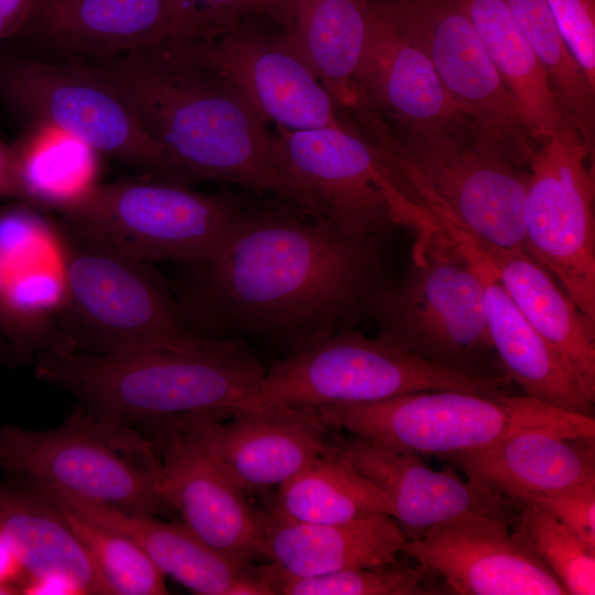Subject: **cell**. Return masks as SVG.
<instances>
[{"label":"cell","instance_id":"obj_5","mask_svg":"<svg viewBox=\"0 0 595 595\" xmlns=\"http://www.w3.org/2000/svg\"><path fill=\"white\" fill-rule=\"evenodd\" d=\"M410 227L416 238L401 280L380 283L365 304L378 336L455 370L506 374L489 361L495 349L477 247L432 216H418Z\"/></svg>","mask_w":595,"mask_h":595},{"label":"cell","instance_id":"obj_38","mask_svg":"<svg viewBox=\"0 0 595 595\" xmlns=\"http://www.w3.org/2000/svg\"><path fill=\"white\" fill-rule=\"evenodd\" d=\"M173 21L170 40H210L236 26L241 14L273 9L275 0H167Z\"/></svg>","mask_w":595,"mask_h":595},{"label":"cell","instance_id":"obj_26","mask_svg":"<svg viewBox=\"0 0 595 595\" xmlns=\"http://www.w3.org/2000/svg\"><path fill=\"white\" fill-rule=\"evenodd\" d=\"M284 35L338 106L360 104L356 80L374 23L369 0H277Z\"/></svg>","mask_w":595,"mask_h":595},{"label":"cell","instance_id":"obj_3","mask_svg":"<svg viewBox=\"0 0 595 595\" xmlns=\"http://www.w3.org/2000/svg\"><path fill=\"white\" fill-rule=\"evenodd\" d=\"M266 370L240 337L186 350L41 353L34 376L90 414L145 436L185 432L232 416Z\"/></svg>","mask_w":595,"mask_h":595},{"label":"cell","instance_id":"obj_21","mask_svg":"<svg viewBox=\"0 0 595 595\" xmlns=\"http://www.w3.org/2000/svg\"><path fill=\"white\" fill-rule=\"evenodd\" d=\"M441 458L458 467L472 484L520 507L595 479V435L524 430Z\"/></svg>","mask_w":595,"mask_h":595},{"label":"cell","instance_id":"obj_18","mask_svg":"<svg viewBox=\"0 0 595 595\" xmlns=\"http://www.w3.org/2000/svg\"><path fill=\"white\" fill-rule=\"evenodd\" d=\"M184 433L198 442L247 495L279 487L334 446L314 408L240 409Z\"/></svg>","mask_w":595,"mask_h":595},{"label":"cell","instance_id":"obj_34","mask_svg":"<svg viewBox=\"0 0 595 595\" xmlns=\"http://www.w3.org/2000/svg\"><path fill=\"white\" fill-rule=\"evenodd\" d=\"M58 508L88 554L107 595L167 594L165 575L133 541Z\"/></svg>","mask_w":595,"mask_h":595},{"label":"cell","instance_id":"obj_23","mask_svg":"<svg viewBox=\"0 0 595 595\" xmlns=\"http://www.w3.org/2000/svg\"><path fill=\"white\" fill-rule=\"evenodd\" d=\"M15 37L106 60L173 37L167 0H33Z\"/></svg>","mask_w":595,"mask_h":595},{"label":"cell","instance_id":"obj_37","mask_svg":"<svg viewBox=\"0 0 595 595\" xmlns=\"http://www.w3.org/2000/svg\"><path fill=\"white\" fill-rule=\"evenodd\" d=\"M7 294L17 314L62 336L55 323L65 296L60 264L7 272Z\"/></svg>","mask_w":595,"mask_h":595},{"label":"cell","instance_id":"obj_25","mask_svg":"<svg viewBox=\"0 0 595 595\" xmlns=\"http://www.w3.org/2000/svg\"><path fill=\"white\" fill-rule=\"evenodd\" d=\"M476 246L519 311L594 404L595 328L529 251Z\"/></svg>","mask_w":595,"mask_h":595},{"label":"cell","instance_id":"obj_1","mask_svg":"<svg viewBox=\"0 0 595 595\" xmlns=\"http://www.w3.org/2000/svg\"><path fill=\"white\" fill-rule=\"evenodd\" d=\"M194 266L182 315L219 338L263 337L295 353L365 311L381 274L378 238L356 239L326 219L283 210L247 212L225 245Z\"/></svg>","mask_w":595,"mask_h":595},{"label":"cell","instance_id":"obj_28","mask_svg":"<svg viewBox=\"0 0 595 595\" xmlns=\"http://www.w3.org/2000/svg\"><path fill=\"white\" fill-rule=\"evenodd\" d=\"M477 250L485 285L488 329L504 371L530 398L564 411L594 415V404L519 311L478 247Z\"/></svg>","mask_w":595,"mask_h":595},{"label":"cell","instance_id":"obj_22","mask_svg":"<svg viewBox=\"0 0 595 595\" xmlns=\"http://www.w3.org/2000/svg\"><path fill=\"white\" fill-rule=\"evenodd\" d=\"M372 4V31L356 80L359 105L386 110L399 133L456 131L473 126L426 55Z\"/></svg>","mask_w":595,"mask_h":595},{"label":"cell","instance_id":"obj_10","mask_svg":"<svg viewBox=\"0 0 595 595\" xmlns=\"http://www.w3.org/2000/svg\"><path fill=\"white\" fill-rule=\"evenodd\" d=\"M511 383L506 374L455 370L418 357L379 336L369 338L344 328L275 363L238 410L361 403L433 390L500 396L509 394Z\"/></svg>","mask_w":595,"mask_h":595},{"label":"cell","instance_id":"obj_19","mask_svg":"<svg viewBox=\"0 0 595 595\" xmlns=\"http://www.w3.org/2000/svg\"><path fill=\"white\" fill-rule=\"evenodd\" d=\"M32 485L54 505L133 541L164 575L195 594L277 595L260 564H244L221 555L183 523L129 512L55 487Z\"/></svg>","mask_w":595,"mask_h":595},{"label":"cell","instance_id":"obj_41","mask_svg":"<svg viewBox=\"0 0 595 595\" xmlns=\"http://www.w3.org/2000/svg\"><path fill=\"white\" fill-rule=\"evenodd\" d=\"M532 504L595 549V479L533 498Z\"/></svg>","mask_w":595,"mask_h":595},{"label":"cell","instance_id":"obj_29","mask_svg":"<svg viewBox=\"0 0 595 595\" xmlns=\"http://www.w3.org/2000/svg\"><path fill=\"white\" fill-rule=\"evenodd\" d=\"M477 31L534 142L565 127L548 75L517 26L506 0H455Z\"/></svg>","mask_w":595,"mask_h":595},{"label":"cell","instance_id":"obj_27","mask_svg":"<svg viewBox=\"0 0 595 595\" xmlns=\"http://www.w3.org/2000/svg\"><path fill=\"white\" fill-rule=\"evenodd\" d=\"M0 537L21 561L25 580L57 576L72 583L79 595H107L60 508L22 478L0 482Z\"/></svg>","mask_w":595,"mask_h":595},{"label":"cell","instance_id":"obj_12","mask_svg":"<svg viewBox=\"0 0 595 595\" xmlns=\"http://www.w3.org/2000/svg\"><path fill=\"white\" fill-rule=\"evenodd\" d=\"M592 151L567 126L536 148L523 205L528 251L595 328V175Z\"/></svg>","mask_w":595,"mask_h":595},{"label":"cell","instance_id":"obj_9","mask_svg":"<svg viewBox=\"0 0 595 595\" xmlns=\"http://www.w3.org/2000/svg\"><path fill=\"white\" fill-rule=\"evenodd\" d=\"M326 426L419 455L475 450L524 430L594 435V415L564 411L528 396L418 391L361 403L314 408Z\"/></svg>","mask_w":595,"mask_h":595},{"label":"cell","instance_id":"obj_32","mask_svg":"<svg viewBox=\"0 0 595 595\" xmlns=\"http://www.w3.org/2000/svg\"><path fill=\"white\" fill-rule=\"evenodd\" d=\"M506 3L547 73L564 120L594 151L595 86L569 50L547 0H506Z\"/></svg>","mask_w":595,"mask_h":595},{"label":"cell","instance_id":"obj_7","mask_svg":"<svg viewBox=\"0 0 595 595\" xmlns=\"http://www.w3.org/2000/svg\"><path fill=\"white\" fill-rule=\"evenodd\" d=\"M0 468L129 512L177 515L163 495L153 443L140 431L79 405L55 429L0 425Z\"/></svg>","mask_w":595,"mask_h":595},{"label":"cell","instance_id":"obj_39","mask_svg":"<svg viewBox=\"0 0 595 595\" xmlns=\"http://www.w3.org/2000/svg\"><path fill=\"white\" fill-rule=\"evenodd\" d=\"M572 55L595 86V0H547Z\"/></svg>","mask_w":595,"mask_h":595},{"label":"cell","instance_id":"obj_4","mask_svg":"<svg viewBox=\"0 0 595 595\" xmlns=\"http://www.w3.org/2000/svg\"><path fill=\"white\" fill-rule=\"evenodd\" d=\"M358 111L370 142L415 205L476 245L528 251L523 226L528 167L474 126L399 133L366 107Z\"/></svg>","mask_w":595,"mask_h":595},{"label":"cell","instance_id":"obj_13","mask_svg":"<svg viewBox=\"0 0 595 595\" xmlns=\"http://www.w3.org/2000/svg\"><path fill=\"white\" fill-rule=\"evenodd\" d=\"M381 13L429 58L476 131L529 167L536 150L515 101L455 0H383Z\"/></svg>","mask_w":595,"mask_h":595},{"label":"cell","instance_id":"obj_36","mask_svg":"<svg viewBox=\"0 0 595 595\" xmlns=\"http://www.w3.org/2000/svg\"><path fill=\"white\" fill-rule=\"evenodd\" d=\"M0 262L7 272L58 264V230L25 203L1 209Z\"/></svg>","mask_w":595,"mask_h":595},{"label":"cell","instance_id":"obj_33","mask_svg":"<svg viewBox=\"0 0 595 595\" xmlns=\"http://www.w3.org/2000/svg\"><path fill=\"white\" fill-rule=\"evenodd\" d=\"M263 572L277 595H432L451 594L436 584L434 574L398 560L382 565L359 567L337 573L295 577L278 571L270 562Z\"/></svg>","mask_w":595,"mask_h":595},{"label":"cell","instance_id":"obj_44","mask_svg":"<svg viewBox=\"0 0 595 595\" xmlns=\"http://www.w3.org/2000/svg\"><path fill=\"white\" fill-rule=\"evenodd\" d=\"M26 572L18 555L9 543L0 537V585L17 587L21 593V585Z\"/></svg>","mask_w":595,"mask_h":595},{"label":"cell","instance_id":"obj_30","mask_svg":"<svg viewBox=\"0 0 595 595\" xmlns=\"http://www.w3.org/2000/svg\"><path fill=\"white\" fill-rule=\"evenodd\" d=\"M268 508L309 523H344L393 513L389 497L357 473L335 440L329 451L278 487Z\"/></svg>","mask_w":595,"mask_h":595},{"label":"cell","instance_id":"obj_2","mask_svg":"<svg viewBox=\"0 0 595 595\" xmlns=\"http://www.w3.org/2000/svg\"><path fill=\"white\" fill-rule=\"evenodd\" d=\"M87 65L131 106L149 137L194 182L272 193L314 215L279 138L230 84L167 41Z\"/></svg>","mask_w":595,"mask_h":595},{"label":"cell","instance_id":"obj_14","mask_svg":"<svg viewBox=\"0 0 595 595\" xmlns=\"http://www.w3.org/2000/svg\"><path fill=\"white\" fill-rule=\"evenodd\" d=\"M282 156L317 219L356 238H378L399 223L407 197L376 147L345 125L277 127Z\"/></svg>","mask_w":595,"mask_h":595},{"label":"cell","instance_id":"obj_24","mask_svg":"<svg viewBox=\"0 0 595 595\" xmlns=\"http://www.w3.org/2000/svg\"><path fill=\"white\" fill-rule=\"evenodd\" d=\"M264 517L267 560L289 576L388 564L398 560L407 542L396 519L387 513L344 523L294 521L270 508Z\"/></svg>","mask_w":595,"mask_h":595},{"label":"cell","instance_id":"obj_11","mask_svg":"<svg viewBox=\"0 0 595 595\" xmlns=\"http://www.w3.org/2000/svg\"><path fill=\"white\" fill-rule=\"evenodd\" d=\"M0 101L28 123L53 126L148 176L193 182L149 137L128 101L85 63L0 51Z\"/></svg>","mask_w":595,"mask_h":595},{"label":"cell","instance_id":"obj_16","mask_svg":"<svg viewBox=\"0 0 595 595\" xmlns=\"http://www.w3.org/2000/svg\"><path fill=\"white\" fill-rule=\"evenodd\" d=\"M402 553L459 595H567L509 519L469 517L434 526L407 541Z\"/></svg>","mask_w":595,"mask_h":595},{"label":"cell","instance_id":"obj_45","mask_svg":"<svg viewBox=\"0 0 595 595\" xmlns=\"http://www.w3.org/2000/svg\"><path fill=\"white\" fill-rule=\"evenodd\" d=\"M0 361L4 364H15L17 358L13 355L11 348L9 345L4 342L2 337H0Z\"/></svg>","mask_w":595,"mask_h":595},{"label":"cell","instance_id":"obj_8","mask_svg":"<svg viewBox=\"0 0 595 595\" xmlns=\"http://www.w3.org/2000/svg\"><path fill=\"white\" fill-rule=\"evenodd\" d=\"M55 212L90 244L142 262L191 264L212 258L247 214L228 197L151 176L98 182Z\"/></svg>","mask_w":595,"mask_h":595},{"label":"cell","instance_id":"obj_15","mask_svg":"<svg viewBox=\"0 0 595 595\" xmlns=\"http://www.w3.org/2000/svg\"><path fill=\"white\" fill-rule=\"evenodd\" d=\"M236 88L267 122L289 130L344 125L338 105L284 35L232 29L210 40H169Z\"/></svg>","mask_w":595,"mask_h":595},{"label":"cell","instance_id":"obj_31","mask_svg":"<svg viewBox=\"0 0 595 595\" xmlns=\"http://www.w3.org/2000/svg\"><path fill=\"white\" fill-rule=\"evenodd\" d=\"M26 204L56 210L98 183L99 161L93 148L46 123H28L12 143Z\"/></svg>","mask_w":595,"mask_h":595},{"label":"cell","instance_id":"obj_43","mask_svg":"<svg viewBox=\"0 0 595 595\" xmlns=\"http://www.w3.org/2000/svg\"><path fill=\"white\" fill-rule=\"evenodd\" d=\"M33 0H0V42L15 37L24 26Z\"/></svg>","mask_w":595,"mask_h":595},{"label":"cell","instance_id":"obj_6","mask_svg":"<svg viewBox=\"0 0 595 595\" xmlns=\"http://www.w3.org/2000/svg\"><path fill=\"white\" fill-rule=\"evenodd\" d=\"M65 296L55 323L74 351L186 350L212 336L192 332L163 282L145 262L58 231Z\"/></svg>","mask_w":595,"mask_h":595},{"label":"cell","instance_id":"obj_40","mask_svg":"<svg viewBox=\"0 0 595 595\" xmlns=\"http://www.w3.org/2000/svg\"><path fill=\"white\" fill-rule=\"evenodd\" d=\"M0 337L19 363H30L41 353L63 351L58 334L20 316L11 307L7 294V271L0 262Z\"/></svg>","mask_w":595,"mask_h":595},{"label":"cell","instance_id":"obj_20","mask_svg":"<svg viewBox=\"0 0 595 595\" xmlns=\"http://www.w3.org/2000/svg\"><path fill=\"white\" fill-rule=\"evenodd\" d=\"M335 441L357 473L389 497L392 517L407 541L434 526L464 518H513L510 501L463 480L452 470H433L416 453L359 436Z\"/></svg>","mask_w":595,"mask_h":595},{"label":"cell","instance_id":"obj_42","mask_svg":"<svg viewBox=\"0 0 595 595\" xmlns=\"http://www.w3.org/2000/svg\"><path fill=\"white\" fill-rule=\"evenodd\" d=\"M0 197L26 204V195L19 177L12 144L0 139Z\"/></svg>","mask_w":595,"mask_h":595},{"label":"cell","instance_id":"obj_17","mask_svg":"<svg viewBox=\"0 0 595 595\" xmlns=\"http://www.w3.org/2000/svg\"><path fill=\"white\" fill-rule=\"evenodd\" d=\"M160 459L163 495L183 524L206 545L244 564L267 560L264 512L194 439L184 433L147 436Z\"/></svg>","mask_w":595,"mask_h":595},{"label":"cell","instance_id":"obj_35","mask_svg":"<svg viewBox=\"0 0 595 595\" xmlns=\"http://www.w3.org/2000/svg\"><path fill=\"white\" fill-rule=\"evenodd\" d=\"M518 508L513 533L550 569L567 595H594L595 549L541 508L532 504Z\"/></svg>","mask_w":595,"mask_h":595}]
</instances>
